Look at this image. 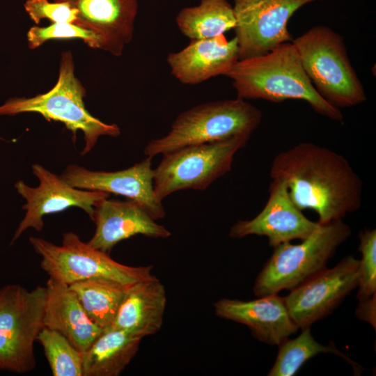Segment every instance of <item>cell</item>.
I'll return each mask as SVG.
<instances>
[{
    "label": "cell",
    "instance_id": "1",
    "mask_svg": "<svg viewBox=\"0 0 376 376\" xmlns=\"http://www.w3.org/2000/svg\"><path fill=\"white\" fill-rule=\"evenodd\" d=\"M270 176L286 185L298 209L316 212L320 224L342 219L361 205L363 183L347 160L313 143H299L279 153Z\"/></svg>",
    "mask_w": 376,
    "mask_h": 376
},
{
    "label": "cell",
    "instance_id": "2",
    "mask_svg": "<svg viewBox=\"0 0 376 376\" xmlns=\"http://www.w3.org/2000/svg\"><path fill=\"white\" fill-rule=\"evenodd\" d=\"M237 97L281 102H306L318 113L341 121L343 113L324 100L306 75L292 42H285L263 55L239 59L225 75Z\"/></svg>",
    "mask_w": 376,
    "mask_h": 376
},
{
    "label": "cell",
    "instance_id": "3",
    "mask_svg": "<svg viewBox=\"0 0 376 376\" xmlns=\"http://www.w3.org/2000/svg\"><path fill=\"white\" fill-rule=\"evenodd\" d=\"M261 120L260 110L239 97L203 103L179 113L165 136L148 143L144 154L153 157L191 145L250 137Z\"/></svg>",
    "mask_w": 376,
    "mask_h": 376
},
{
    "label": "cell",
    "instance_id": "4",
    "mask_svg": "<svg viewBox=\"0 0 376 376\" xmlns=\"http://www.w3.org/2000/svg\"><path fill=\"white\" fill-rule=\"evenodd\" d=\"M75 63L70 51L61 54L58 77L47 92L31 97H12L0 106V115H15L35 112L47 120L61 122L73 134L84 133L85 146L81 155H86L102 136L116 137L120 129L116 124H108L91 115L86 109L84 98L86 91L75 76Z\"/></svg>",
    "mask_w": 376,
    "mask_h": 376
},
{
    "label": "cell",
    "instance_id": "5",
    "mask_svg": "<svg viewBox=\"0 0 376 376\" xmlns=\"http://www.w3.org/2000/svg\"><path fill=\"white\" fill-rule=\"evenodd\" d=\"M292 42L306 75L327 102L340 109L366 100L363 86L338 33L327 26L318 25Z\"/></svg>",
    "mask_w": 376,
    "mask_h": 376
},
{
    "label": "cell",
    "instance_id": "6",
    "mask_svg": "<svg viewBox=\"0 0 376 376\" xmlns=\"http://www.w3.org/2000/svg\"><path fill=\"white\" fill-rule=\"evenodd\" d=\"M351 235L342 219L320 224L299 244L290 242L274 247L253 285L258 297L291 290L324 269L337 248Z\"/></svg>",
    "mask_w": 376,
    "mask_h": 376
},
{
    "label": "cell",
    "instance_id": "7",
    "mask_svg": "<svg viewBox=\"0 0 376 376\" xmlns=\"http://www.w3.org/2000/svg\"><path fill=\"white\" fill-rule=\"evenodd\" d=\"M46 288H0V370L23 374L36 366L34 343L44 327Z\"/></svg>",
    "mask_w": 376,
    "mask_h": 376
},
{
    "label": "cell",
    "instance_id": "8",
    "mask_svg": "<svg viewBox=\"0 0 376 376\" xmlns=\"http://www.w3.org/2000/svg\"><path fill=\"white\" fill-rule=\"evenodd\" d=\"M29 242L42 259L41 268L57 281L70 285L89 279L104 278L125 285L150 279L152 266L132 267L112 259L108 253L93 248L73 232L63 234L56 245L45 239L30 237Z\"/></svg>",
    "mask_w": 376,
    "mask_h": 376
},
{
    "label": "cell",
    "instance_id": "9",
    "mask_svg": "<svg viewBox=\"0 0 376 376\" xmlns=\"http://www.w3.org/2000/svg\"><path fill=\"white\" fill-rule=\"evenodd\" d=\"M250 137L185 146L165 153L153 169V187L162 201L180 190H204L230 171L236 152Z\"/></svg>",
    "mask_w": 376,
    "mask_h": 376
},
{
    "label": "cell",
    "instance_id": "10",
    "mask_svg": "<svg viewBox=\"0 0 376 376\" xmlns=\"http://www.w3.org/2000/svg\"><path fill=\"white\" fill-rule=\"evenodd\" d=\"M317 0H234L239 59L263 55L292 41L288 23L304 5Z\"/></svg>",
    "mask_w": 376,
    "mask_h": 376
},
{
    "label": "cell",
    "instance_id": "11",
    "mask_svg": "<svg viewBox=\"0 0 376 376\" xmlns=\"http://www.w3.org/2000/svg\"><path fill=\"white\" fill-rule=\"evenodd\" d=\"M359 260L350 255L290 290L284 301L295 323L309 328L338 306L358 286Z\"/></svg>",
    "mask_w": 376,
    "mask_h": 376
},
{
    "label": "cell",
    "instance_id": "12",
    "mask_svg": "<svg viewBox=\"0 0 376 376\" xmlns=\"http://www.w3.org/2000/svg\"><path fill=\"white\" fill-rule=\"evenodd\" d=\"M32 171L39 180L38 187H29L21 180L15 185L18 193L26 200L23 206L26 213L14 234L12 244L29 228L40 231L45 215L71 207L81 208L93 221L95 208L100 201L109 197V194L104 191L75 188L40 164H33Z\"/></svg>",
    "mask_w": 376,
    "mask_h": 376
},
{
    "label": "cell",
    "instance_id": "13",
    "mask_svg": "<svg viewBox=\"0 0 376 376\" xmlns=\"http://www.w3.org/2000/svg\"><path fill=\"white\" fill-rule=\"evenodd\" d=\"M152 157L123 170L91 171L70 164L61 177L72 187L123 196L139 203L155 219L165 217L166 212L153 187Z\"/></svg>",
    "mask_w": 376,
    "mask_h": 376
},
{
    "label": "cell",
    "instance_id": "14",
    "mask_svg": "<svg viewBox=\"0 0 376 376\" xmlns=\"http://www.w3.org/2000/svg\"><path fill=\"white\" fill-rule=\"evenodd\" d=\"M269 198L260 212L250 220L236 222L229 232L232 238L256 235L268 238L273 248L296 239L304 240L319 226L306 218L289 197L286 185L272 179Z\"/></svg>",
    "mask_w": 376,
    "mask_h": 376
},
{
    "label": "cell",
    "instance_id": "15",
    "mask_svg": "<svg viewBox=\"0 0 376 376\" xmlns=\"http://www.w3.org/2000/svg\"><path fill=\"white\" fill-rule=\"evenodd\" d=\"M214 306L217 316L247 326L256 338L270 345L279 346L299 329L278 294L251 301L224 298Z\"/></svg>",
    "mask_w": 376,
    "mask_h": 376
},
{
    "label": "cell",
    "instance_id": "16",
    "mask_svg": "<svg viewBox=\"0 0 376 376\" xmlns=\"http://www.w3.org/2000/svg\"><path fill=\"white\" fill-rule=\"evenodd\" d=\"M54 1L66 2L77 10L75 24L95 33L101 40V50L120 56L132 42L138 0Z\"/></svg>",
    "mask_w": 376,
    "mask_h": 376
},
{
    "label": "cell",
    "instance_id": "17",
    "mask_svg": "<svg viewBox=\"0 0 376 376\" xmlns=\"http://www.w3.org/2000/svg\"><path fill=\"white\" fill-rule=\"evenodd\" d=\"M93 221L96 228L88 244L108 253L119 242L136 235L152 238H166L171 235L166 228L157 224L133 200H102L95 208Z\"/></svg>",
    "mask_w": 376,
    "mask_h": 376
},
{
    "label": "cell",
    "instance_id": "18",
    "mask_svg": "<svg viewBox=\"0 0 376 376\" xmlns=\"http://www.w3.org/2000/svg\"><path fill=\"white\" fill-rule=\"evenodd\" d=\"M238 60L236 38L228 40L224 35L190 40L186 47L166 57L171 75L185 85L198 84L225 75Z\"/></svg>",
    "mask_w": 376,
    "mask_h": 376
},
{
    "label": "cell",
    "instance_id": "19",
    "mask_svg": "<svg viewBox=\"0 0 376 376\" xmlns=\"http://www.w3.org/2000/svg\"><path fill=\"white\" fill-rule=\"evenodd\" d=\"M45 288L44 327L59 332L85 352L104 329L88 317L68 285L49 277Z\"/></svg>",
    "mask_w": 376,
    "mask_h": 376
},
{
    "label": "cell",
    "instance_id": "20",
    "mask_svg": "<svg viewBox=\"0 0 376 376\" xmlns=\"http://www.w3.org/2000/svg\"><path fill=\"white\" fill-rule=\"evenodd\" d=\"M166 304L165 288L155 276L132 284L110 327L143 338L153 335L162 327Z\"/></svg>",
    "mask_w": 376,
    "mask_h": 376
},
{
    "label": "cell",
    "instance_id": "21",
    "mask_svg": "<svg viewBox=\"0 0 376 376\" xmlns=\"http://www.w3.org/2000/svg\"><path fill=\"white\" fill-rule=\"evenodd\" d=\"M143 337L122 329H104L83 353V376H118L136 354Z\"/></svg>",
    "mask_w": 376,
    "mask_h": 376
},
{
    "label": "cell",
    "instance_id": "22",
    "mask_svg": "<svg viewBox=\"0 0 376 376\" xmlns=\"http://www.w3.org/2000/svg\"><path fill=\"white\" fill-rule=\"evenodd\" d=\"M175 22L190 40L216 38L235 26L233 8L227 0H201L197 6L182 8Z\"/></svg>",
    "mask_w": 376,
    "mask_h": 376
},
{
    "label": "cell",
    "instance_id": "23",
    "mask_svg": "<svg viewBox=\"0 0 376 376\" xmlns=\"http://www.w3.org/2000/svg\"><path fill=\"white\" fill-rule=\"evenodd\" d=\"M75 293L88 317L102 329L110 327L130 285L95 278L68 285Z\"/></svg>",
    "mask_w": 376,
    "mask_h": 376
},
{
    "label": "cell",
    "instance_id": "24",
    "mask_svg": "<svg viewBox=\"0 0 376 376\" xmlns=\"http://www.w3.org/2000/svg\"><path fill=\"white\" fill-rule=\"evenodd\" d=\"M300 335L293 339L288 338L279 346L278 354L268 376H292L313 357L320 353L337 354L350 363L355 370L360 369L357 363L341 353L335 345H323L318 343L311 334V329H301Z\"/></svg>",
    "mask_w": 376,
    "mask_h": 376
},
{
    "label": "cell",
    "instance_id": "25",
    "mask_svg": "<svg viewBox=\"0 0 376 376\" xmlns=\"http://www.w3.org/2000/svg\"><path fill=\"white\" fill-rule=\"evenodd\" d=\"M37 340L54 376H83V353L59 332L43 327Z\"/></svg>",
    "mask_w": 376,
    "mask_h": 376
},
{
    "label": "cell",
    "instance_id": "26",
    "mask_svg": "<svg viewBox=\"0 0 376 376\" xmlns=\"http://www.w3.org/2000/svg\"><path fill=\"white\" fill-rule=\"evenodd\" d=\"M26 36L31 49L38 48L49 40L72 38L81 39L93 49L102 48L101 40L95 33L75 23H52L45 27L34 26L29 29Z\"/></svg>",
    "mask_w": 376,
    "mask_h": 376
},
{
    "label": "cell",
    "instance_id": "27",
    "mask_svg": "<svg viewBox=\"0 0 376 376\" xmlns=\"http://www.w3.org/2000/svg\"><path fill=\"white\" fill-rule=\"evenodd\" d=\"M359 237L361 259L359 265L357 298L361 301L376 293V230L366 228L359 233Z\"/></svg>",
    "mask_w": 376,
    "mask_h": 376
},
{
    "label": "cell",
    "instance_id": "28",
    "mask_svg": "<svg viewBox=\"0 0 376 376\" xmlns=\"http://www.w3.org/2000/svg\"><path fill=\"white\" fill-rule=\"evenodd\" d=\"M24 8L30 19L36 24L47 19L52 23H75L77 10L66 2L49 0H26Z\"/></svg>",
    "mask_w": 376,
    "mask_h": 376
},
{
    "label": "cell",
    "instance_id": "29",
    "mask_svg": "<svg viewBox=\"0 0 376 376\" xmlns=\"http://www.w3.org/2000/svg\"><path fill=\"white\" fill-rule=\"evenodd\" d=\"M376 293L370 297L359 301L356 310V315L361 320H365L375 329V296Z\"/></svg>",
    "mask_w": 376,
    "mask_h": 376
}]
</instances>
